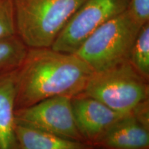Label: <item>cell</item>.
Returning a JSON list of instances; mask_svg holds the SVG:
<instances>
[{"instance_id": "6da1fadb", "label": "cell", "mask_w": 149, "mask_h": 149, "mask_svg": "<svg viewBox=\"0 0 149 149\" xmlns=\"http://www.w3.org/2000/svg\"><path fill=\"white\" fill-rule=\"evenodd\" d=\"M93 73L74 54L51 48H29L16 70L15 109H19L57 96L81 94Z\"/></svg>"}, {"instance_id": "7a4b0ae2", "label": "cell", "mask_w": 149, "mask_h": 149, "mask_svg": "<svg viewBox=\"0 0 149 149\" xmlns=\"http://www.w3.org/2000/svg\"><path fill=\"white\" fill-rule=\"evenodd\" d=\"M86 0H13L16 32L29 48H51Z\"/></svg>"}, {"instance_id": "3957f363", "label": "cell", "mask_w": 149, "mask_h": 149, "mask_svg": "<svg viewBox=\"0 0 149 149\" xmlns=\"http://www.w3.org/2000/svg\"><path fill=\"white\" fill-rule=\"evenodd\" d=\"M141 26L126 10L97 28L74 54L93 72L109 69L128 61Z\"/></svg>"}, {"instance_id": "277c9868", "label": "cell", "mask_w": 149, "mask_h": 149, "mask_svg": "<svg viewBox=\"0 0 149 149\" xmlns=\"http://www.w3.org/2000/svg\"><path fill=\"white\" fill-rule=\"evenodd\" d=\"M128 61L93 72L82 94L100 102L122 115L131 113L148 99V84Z\"/></svg>"}, {"instance_id": "5b68a950", "label": "cell", "mask_w": 149, "mask_h": 149, "mask_svg": "<svg viewBox=\"0 0 149 149\" xmlns=\"http://www.w3.org/2000/svg\"><path fill=\"white\" fill-rule=\"evenodd\" d=\"M129 0H86L69 19L51 48L74 54L93 32L128 9Z\"/></svg>"}, {"instance_id": "8992f818", "label": "cell", "mask_w": 149, "mask_h": 149, "mask_svg": "<svg viewBox=\"0 0 149 149\" xmlns=\"http://www.w3.org/2000/svg\"><path fill=\"white\" fill-rule=\"evenodd\" d=\"M15 120L43 131L85 142L76 126L69 97H53L30 107L16 109Z\"/></svg>"}, {"instance_id": "52a82bcc", "label": "cell", "mask_w": 149, "mask_h": 149, "mask_svg": "<svg viewBox=\"0 0 149 149\" xmlns=\"http://www.w3.org/2000/svg\"><path fill=\"white\" fill-rule=\"evenodd\" d=\"M71 104L78 131L85 142L93 147L108 130L126 115L82 93L72 97Z\"/></svg>"}, {"instance_id": "ba28073f", "label": "cell", "mask_w": 149, "mask_h": 149, "mask_svg": "<svg viewBox=\"0 0 149 149\" xmlns=\"http://www.w3.org/2000/svg\"><path fill=\"white\" fill-rule=\"evenodd\" d=\"M93 147L100 149H149V130L130 113L117 121Z\"/></svg>"}, {"instance_id": "9c48e42d", "label": "cell", "mask_w": 149, "mask_h": 149, "mask_svg": "<svg viewBox=\"0 0 149 149\" xmlns=\"http://www.w3.org/2000/svg\"><path fill=\"white\" fill-rule=\"evenodd\" d=\"M16 70L0 74V149H19L15 133Z\"/></svg>"}, {"instance_id": "30bf717a", "label": "cell", "mask_w": 149, "mask_h": 149, "mask_svg": "<svg viewBox=\"0 0 149 149\" xmlns=\"http://www.w3.org/2000/svg\"><path fill=\"white\" fill-rule=\"evenodd\" d=\"M15 133L19 149H95L86 142L65 138L17 121Z\"/></svg>"}, {"instance_id": "8fae6325", "label": "cell", "mask_w": 149, "mask_h": 149, "mask_svg": "<svg viewBox=\"0 0 149 149\" xmlns=\"http://www.w3.org/2000/svg\"><path fill=\"white\" fill-rule=\"evenodd\" d=\"M29 48L17 35L0 38V74L17 70L21 66Z\"/></svg>"}, {"instance_id": "7c38bea8", "label": "cell", "mask_w": 149, "mask_h": 149, "mask_svg": "<svg viewBox=\"0 0 149 149\" xmlns=\"http://www.w3.org/2000/svg\"><path fill=\"white\" fill-rule=\"evenodd\" d=\"M128 62L144 79L149 78V23L139 30L130 50Z\"/></svg>"}, {"instance_id": "4fadbf2b", "label": "cell", "mask_w": 149, "mask_h": 149, "mask_svg": "<svg viewBox=\"0 0 149 149\" xmlns=\"http://www.w3.org/2000/svg\"><path fill=\"white\" fill-rule=\"evenodd\" d=\"M17 35L13 0H0V38Z\"/></svg>"}, {"instance_id": "5bb4252c", "label": "cell", "mask_w": 149, "mask_h": 149, "mask_svg": "<svg viewBox=\"0 0 149 149\" xmlns=\"http://www.w3.org/2000/svg\"><path fill=\"white\" fill-rule=\"evenodd\" d=\"M128 11L140 25L149 19V0H129Z\"/></svg>"}, {"instance_id": "9a60e30c", "label": "cell", "mask_w": 149, "mask_h": 149, "mask_svg": "<svg viewBox=\"0 0 149 149\" xmlns=\"http://www.w3.org/2000/svg\"><path fill=\"white\" fill-rule=\"evenodd\" d=\"M137 122L149 130V104L148 99L136 106L131 113Z\"/></svg>"}]
</instances>
